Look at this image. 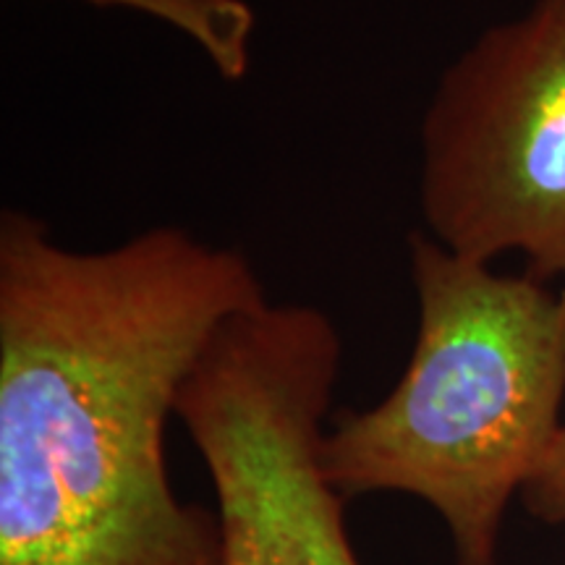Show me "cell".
<instances>
[{
	"instance_id": "1",
	"label": "cell",
	"mask_w": 565,
	"mask_h": 565,
	"mask_svg": "<svg viewBox=\"0 0 565 565\" xmlns=\"http://www.w3.org/2000/svg\"><path fill=\"white\" fill-rule=\"evenodd\" d=\"M265 299L244 252L179 225L79 252L3 210L0 565H225L166 424L212 333Z\"/></svg>"
},
{
	"instance_id": "2",
	"label": "cell",
	"mask_w": 565,
	"mask_h": 565,
	"mask_svg": "<svg viewBox=\"0 0 565 565\" xmlns=\"http://www.w3.org/2000/svg\"><path fill=\"white\" fill-rule=\"evenodd\" d=\"M419 330L398 385L364 412H341L322 469L345 500L404 492L435 508L458 565H498L513 494L563 424L565 286L408 236Z\"/></svg>"
},
{
	"instance_id": "3",
	"label": "cell",
	"mask_w": 565,
	"mask_h": 565,
	"mask_svg": "<svg viewBox=\"0 0 565 565\" xmlns=\"http://www.w3.org/2000/svg\"><path fill=\"white\" fill-rule=\"evenodd\" d=\"M341 359L324 309L265 299L231 315L183 380L175 416L215 487L225 565H362L322 469Z\"/></svg>"
},
{
	"instance_id": "4",
	"label": "cell",
	"mask_w": 565,
	"mask_h": 565,
	"mask_svg": "<svg viewBox=\"0 0 565 565\" xmlns=\"http://www.w3.org/2000/svg\"><path fill=\"white\" fill-rule=\"evenodd\" d=\"M424 231L565 286V0H534L445 68L422 118Z\"/></svg>"
},
{
	"instance_id": "5",
	"label": "cell",
	"mask_w": 565,
	"mask_h": 565,
	"mask_svg": "<svg viewBox=\"0 0 565 565\" xmlns=\"http://www.w3.org/2000/svg\"><path fill=\"white\" fill-rule=\"evenodd\" d=\"M95 6H124L166 21L202 47L225 82L249 74L254 9L246 0H87Z\"/></svg>"
},
{
	"instance_id": "6",
	"label": "cell",
	"mask_w": 565,
	"mask_h": 565,
	"mask_svg": "<svg viewBox=\"0 0 565 565\" xmlns=\"http://www.w3.org/2000/svg\"><path fill=\"white\" fill-rule=\"evenodd\" d=\"M521 498H524L526 511L540 521L565 526V419Z\"/></svg>"
}]
</instances>
